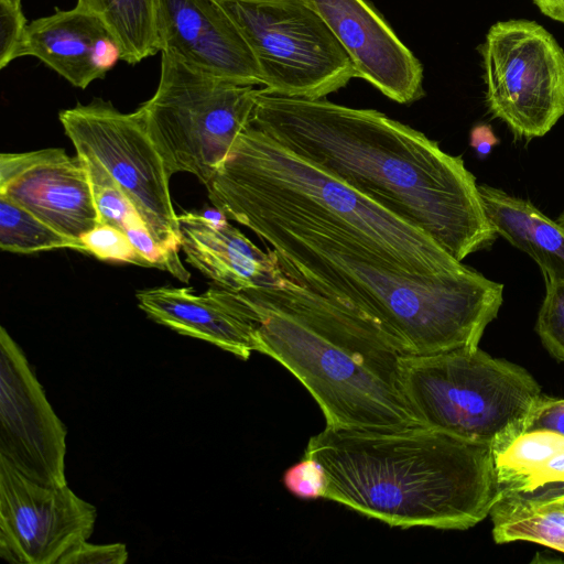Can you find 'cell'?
I'll return each instance as SVG.
<instances>
[{
    "mask_svg": "<svg viewBox=\"0 0 564 564\" xmlns=\"http://www.w3.org/2000/svg\"><path fill=\"white\" fill-rule=\"evenodd\" d=\"M97 509L66 485L35 481L0 456V556L57 564L93 534Z\"/></svg>",
    "mask_w": 564,
    "mask_h": 564,
    "instance_id": "11",
    "label": "cell"
},
{
    "mask_svg": "<svg viewBox=\"0 0 564 564\" xmlns=\"http://www.w3.org/2000/svg\"><path fill=\"white\" fill-rule=\"evenodd\" d=\"M489 516L496 543L528 541L564 553V509L519 492L499 491Z\"/></svg>",
    "mask_w": 564,
    "mask_h": 564,
    "instance_id": "20",
    "label": "cell"
},
{
    "mask_svg": "<svg viewBox=\"0 0 564 564\" xmlns=\"http://www.w3.org/2000/svg\"><path fill=\"white\" fill-rule=\"evenodd\" d=\"M260 69L265 93L322 99L357 77L325 21L301 0H218Z\"/></svg>",
    "mask_w": 564,
    "mask_h": 564,
    "instance_id": "8",
    "label": "cell"
},
{
    "mask_svg": "<svg viewBox=\"0 0 564 564\" xmlns=\"http://www.w3.org/2000/svg\"><path fill=\"white\" fill-rule=\"evenodd\" d=\"M545 295L535 330L551 356L564 362V282L544 280Z\"/></svg>",
    "mask_w": 564,
    "mask_h": 564,
    "instance_id": "25",
    "label": "cell"
},
{
    "mask_svg": "<svg viewBox=\"0 0 564 564\" xmlns=\"http://www.w3.org/2000/svg\"><path fill=\"white\" fill-rule=\"evenodd\" d=\"M401 380L420 424L488 445L494 453L527 431L542 397L524 368L478 346L404 355Z\"/></svg>",
    "mask_w": 564,
    "mask_h": 564,
    "instance_id": "6",
    "label": "cell"
},
{
    "mask_svg": "<svg viewBox=\"0 0 564 564\" xmlns=\"http://www.w3.org/2000/svg\"><path fill=\"white\" fill-rule=\"evenodd\" d=\"M547 18L564 24V0H532Z\"/></svg>",
    "mask_w": 564,
    "mask_h": 564,
    "instance_id": "33",
    "label": "cell"
},
{
    "mask_svg": "<svg viewBox=\"0 0 564 564\" xmlns=\"http://www.w3.org/2000/svg\"><path fill=\"white\" fill-rule=\"evenodd\" d=\"M529 497H531V496H529ZM532 498L550 501V502L558 506L560 508L564 509V494H560V495L546 497V498H536V497H532Z\"/></svg>",
    "mask_w": 564,
    "mask_h": 564,
    "instance_id": "34",
    "label": "cell"
},
{
    "mask_svg": "<svg viewBox=\"0 0 564 564\" xmlns=\"http://www.w3.org/2000/svg\"><path fill=\"white\" fill-rule=\"evenodd\" d=\"M242 226L270 246L290 280L362 313L404 355L477 347L503 302V284L469 267L419 275L333 230L264 219Z\"/></svg>",
    "mask_w": 564,
    "mask_h": 564,
    "instance_id": "2",
    "label": "cell"
},
{
    "mask_svg": "<svg viewBox=\"0 0 564 564\" xmlns=\"http://www.w3.org/2000/svg\"><path fill=\"white\" fill-rule=\"evenodd\" d=\"M159 48L200 73L262 85L257 61L218 0H159Z\"/></svg>",
    "mask_w": 564,
    "mask_h": 564,
    "instance_id": "14",
    "label": "cell"
},
{
    "mask_svg": "<svg viewBox=\"0 0 564 564\" xmlns=\"http://www.w3.org/2000/svg\"><path fill=\"white\" fill-rule=\"evenodd\" d=\"M0 248L14 253H34L64 248L85 252L80 241L61 234L4 196H0Z\"/></svg>",
    "mask_w": 564,
    "mask_h": 564,
    "instance_id": "23",
    "label": "cell"
},
{
    "mask_svg": "<svg viewBox=\"0 0 564 564\" xmlns=\"http://www.w3.org/2000/svg\"><path fill=\"white\" fill-rule=\"evenodd\" d=\"M76 154L98 160L135 206L162 246L180 252L181 234L171 194V174L139 109L124 113L95 98L58 115Z\"/></svg>",
    "mask_w": 564,
    "mask_h": 564,
    "instance_id": "10",
    "label": "cell"
},
{
    "mask_svg": "<svg viewBox=\"0 0 564 564\" xmlns=\"http://www.w3.org/2000/svg\"><path fill=\"white\" fill-rule=\"evenodd\" d=\"M66 427L21 347L0 328V456L29 478L66 485Z\"/></svg>",
    "mask_w": 564,
    "mask_h": 564,
    "instance_id": "12",
    "label": "cell"
},
{
    "mask_svg": "<svg viewBox=\"0 0 564 564\" xmlns=\"http://www.w3.org/2000/svg\"><path fill=\"white\" fill-rule=\"evenodd\" d=\"M514 492L536 498L564 494V449L546 462L521 490Z\"/></svg>",
    "mask_w": 564,
    "mask_h": 564,
    "instance_id": "30",
    "label": "cell"
},
{
    "mask_svg": "<svg viewBox=\"0 0 564 564\" xmlns=\"http://www.w3.org/2000/svg\"><path fill=\"white\" fill-rule=\"evenodd\" d=\"M85 252L102 261L126 262L143 267L135 248L120 229L100 224L80 237Z\"/></svg>",
    "mask_w": 564,
    "mask_h": 564,
    "instance_id": "26",
    "label": "cell"
},
{
    "mask_svg": "<svg viewBox=\"0 0 564 564\" xmlns=\"http://www.w3.org/2000/svg\"><path fill=\"white\" fill-rule=\"evenodd\" d=\"M478 189L498 236L529 254L544 280L564 282V228L530 200L487 184H479Z\"/></svg>",
    "mask_w": 564,
    "mask_h": 564,
    "instance_id": "19",
    "label": "cell"
},
{
    "mask_svg": "<svg viewBox=\"0 0 564 564\" xmlns=\"http://www.w3.org/2000/svg\"><path fill=\"white\" fill-rule=\"evenodd\" d=\"M159 0H77L76 7L98 17L119 43L121 61L134 65L156 54Z\"/></svg>",
    "mask_w": 564,
    "mask_h": 564,
    "instance_id": "21",
    "label": "cell"
},
{
    "mask_svg": "<svg viewBox=\"0 0 564 564\" xmlns=\"http://www.w3.org/2000/svg\"><path fill=\"white\" fill-rule=\"evenodd\" d=\"M77 155L87 171L100 224L123 231L128 221L141 217L140 213L98 160L88 154Z\"/></svg>",
    "mask_w": 564,
    "mask_h": 564,
    "instance_id": "24",
    "label": "cell"
},
{
    "mask_svg": "<svg viewBox=\"0 0 564 564\" xmlns=\"http://www.w3.org/2000/svg\"><path fill=\"white\" fill-rule=\"evenodd\" d=\"M249 123L422 229L460 262L498 238L463 158L378 110L259 89Z\"/></svg>",
    "mask_w": 564,
    "mask_h": 564,
    "instance_id": "1",
    "label": "cell"
},
{
    "mask_svg": "<svg viewBox=\"0 0 564 564\" xmlns=\"http://www.w3.org/2000/svg\"><path fill=\"white\" fill-rule=\"evenodd\" d=\"M301 1L325 21L349 55L358 78L400 104L423 96L421 63L366 0Z\"/></svg>",
    "mask_w": 564,
    "mask_h": 564,
    "instance_id": "15",
    "label": "cell"
},
{
    "mask_svg": "<svg viewBox=\"0 0 564 564\" xmlns=\"http://www.w3.org/2000/svg\"><path fill=\"white\" fill-rule=\"evenodd\" d=\"M128 557L123 543L93 544L87 540L67 551L57 564H124Z\"/></svg>",
    "mask_w": 564,
    "mask_h": 564,
    "instance_id": "29",
    "label": "cell"
},
{
    "mask_svg": "<svg viewBox=\"0 0 564 564\" xmlns=\"http://www.w3.org/2000/svg\"><path fill=\"white\" fill-rule=\"evenodd\" d=\"M234 293L256 328L257 351L299 379L326 425L375 430L420 424L403 393L404 354L366 315L294 282Z\"/></svg>",
    "mask_w": 564,
    "mask_h": 564,
    "instance_id": "4",
    "label": "cell"
},
{
    "mask_svg": "<svg viewBox=\"0 0 564 564\" xmlns=\"http://www.w3.org/2000/svg\"><path fill=\"white\" fill-rule=\"evenodd\" d=\"M34 56L77 88L102 79L121 59L119 43L95 14L77 7L29 23L18 57Z\"/></svg>",
    "mask_w": 564,
    "mask_h": 564,
    "instance_id": "17",
    "label": "cell"
},
{
    "mask_svg": "<svg viewBox=\"0 0 564 564\" xmlns=\"http://www.w3.org/2000/svg\"><path fill=\"white\" fill-rule=\"evenodd\" d=\"M283 484L291 494L302 499L324 498L327 488L326 474L321 463L305 456L286 469Z\"/></svg>",
    "mask_w": 564,
    "mask_h": 564,
    "instance_id": "27",
    "label": "cell"
},
{
    "mask_svg": "<svg viewBox=\"0 0 564 564\" xmlns=\"http://www.w3.org/2000/svg\"><path fill=\"white\" fill-rule=\"evenodd\" d=\"M486 104L517 140L545 135L564 116V51L529 20L492 24L479 46Z\"/></svg>",
    "mask_w": 564,
    "mask_h": 564,
    "instance_id": "9",
    "label": "cell"
},
{
    "mask_svg": "<svg viewBox=\"0 0 564 564\" xmlns=\"http://www.w3.org/2000/svg\"><path fill=\"white\" fill-rule=\"evenodd\" d=\"M556 221L564 228V210L560 214Z\"/></svg>",
    "mask_w": 564,
    "mask_h": 564,
    "instance_id": "35",
    "label": "cell"
},
{
    "mask_svg": "<svg viewBox=\"0 0 564 564\" xmlns=\"http://www.w3.org/2000/svg\"><path fill=\"white\" fill-rule=\"evenodd\" d=\"M564 449V435L523 432L494 453L499 491H519L553 456Z\"/></svg>",
    "mask_w": 564,
    "mask_h": 564,
    "instance_id": "22",
    "label": "cell"
},
{
    "mask_svg": "<svg viewBox=\"0 0 564 564\" xmlns=\"http://www.w3.org/2000/svg\"><path fill=\"white\" fill-rule=\"evenodd\" d=\"M304 456L325 470V499L390 527L467 530L489 516L499 495L490 446L422 424L326 425Z\"/></svg>",
    "mask_w": 564,
    "mask_h": 564,
    "instance_id": "3",
    "label": "cell"
},
{
    "mask_svg": "<svg viewBox=\"0 0 564 564\" xmlns=\"http://www.w3.org/2000/svg\"><path fill=\"white\" fill-rule=\"evenodd\" d=\"M551 431L564 435V398H540L525 432Z\"/></svg>",
    "mask_w": 564,
    "mask_h": 564,
    "instance_id": "31",
    "label": "cell"
},
{
    "mask_svg": "<svg viewBox=\"0 0 564 564\" xmlns=\"http://www.w3.org/2000/svg\"><path fill=\"white\" fill-rule=\"evenodd\" d=\"M181 249L186 262L213 281L215 286L243 292L260 288H286L293 281L281 269L274 251L261 250L227 217H208L196 212L177 215Z\"/></svg>",
    "mask_w": 564,
    "mask_h": 564,
    "instance_id": "16",
    "label": "cell"
},
{
    "mask_svg": "<svg viewBox=\"0 0 564 564\" xmlns=\"http://www.w3.org/2000/svg\"><path fill=\"white\" fill-rule=\"evenodd\" d=\"M135 296L152 321L181 335L208 341L242 360L257 351L256 328L231 291L215 286L197 294L192 288L158 286Z\"/></svg>",
    "mask_w": 564,
    "mask_h": 564,
    "instance_id": "18",
    "label": "cell"
},
{
    "mask_svg": "<svg viewBox=\"0 0 564 564\" xmlns=\"http://www.w3.org/2000/svg\"><path fill=\"white\" fill-rule=\"evenodd\" d=\"M258 93L162 53L158 88L138 109L170 174L191 173L206 185L249 124Z\"/></svg>",
    "mask_w": 564,
    "mask_h": 564,
    "instance_id": "7",
    "label": "cell"
},
{
    "mask_svg": "<svg viewBox=\"0 0 564 564\" xmlns=\"http://www.w3.org/2000/svg\"><path fill=\"white\" fill-rule=\"evenodd\" d=\"M6 1H9L13 4H17V6H21V0H6Z\"/></svg>",
    "mask_w": 564,
    "mask_h": 564,
    "instance_id": "36",
    "label": "cell"
},
{
    "mask_svg": "<svg viewBox=\"0 0 564 564\" xmlns=\"http://www.w3.org/2000/svg\"><path fill=\"white\" fill-rule=\"evenodd\" d=\"M0 196L77 241L100 225L82 159L61 148L1 153Z\"/></svg>",
    "mask_w": 564,
    "mask_h": 564,
    "instance_id": "13",
    "label": "cell"
},
{
    "mask_svg": "<svg viewBox=\"0 0 564 564\" xmlns=\"http://www.w3.org/2000/svg\"><path fill=\"white\" fill-rule=\"evenodd\" d=\"M498 143L499 140L489 124H476L470 131V147L481 159H485Z\"/></svg>",
    "mask_w": 564,
    "mask_h": 564,
    "instance_id": "32",
    "label": "cell"
},
{
    "mask_svg": "<svg viewBox=\"0 0 564 564\" xmlns=\"http://www.w3.org/2000/svg\"><path fill=\"white\" fill-rule=\"evenodd\" d=\"M205 186L216 210L240 225L264 219L333 230L419 275L455 273L467 267L422 229L250 123Z\"/></svg>",
    "mask_w": 564,
    "mask_h": 564,
    "instance_id": "5",
    "label": "cell"
},
{
    "mask_svg": "<svg viewBox=\"0 0 564 564\" xmlns=\"http://www.w3.org/2000/svg\"><path fill=\"white\" fill-rule=\"evenodd\" d=\"M26 25L21 6L0 0V68L18 57Z\"/></svg>",
    "mask_w": 564,
    "mask_h": 564,
    "instance_id": "28",
    "label": "cell"
}]
</instances>
